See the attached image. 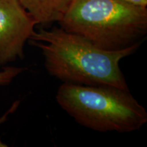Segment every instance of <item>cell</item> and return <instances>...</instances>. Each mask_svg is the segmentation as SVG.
<instances>
[{"mask_svg": "<svg viewBox=\"0 0 147 147\" xmlns=\"http://www.w3.org/2000/svg\"><path fill=\"white\" fill-rule=\"evenodd\" d=\"M29 41L41 51L48 73L63 83L125 90L129 87L119 63L142 45L120 51L104 50L61 27L35 31Z\"/></svg>", "mask_w": 147, "mask_h": 147, "instance_id": "obj_1", "label": "cell"}, {"mask_svg": "<svg viewBox=\"0 0 147 147\" xmlns=\"http://www.w3.org/2000/svg\"><path fill=\"white\" fill-rule=\"evenodd\" d=\"M58 23L99 48L120 51L144 42L147 8L121 0H71Z\"/></svg>", "mask_w": 147, "mask_h": 147, "instance_id": "obj_2", "label": "cell"}, {"mask_svg": "<svg viewBox=\"0 0 147 147\" xmlns=\"http://www.w3.org/2000/svg\"><path fill=\"white\" fill-rule=\"evenodd\" d=\"M56 101L77 123L93 131L129 133L147 122L146 109L129 90L63 83Z\"/></svg>", "mask_w": 147, "mask_h": 147, "instance_id": "obj_3", "label": "cell"}, {"mask_svg": "<svg viewBox=\"0 0 147 147\" xmlns=\"http://www.w3.org/2000/svg\"><path fill=\"white\" fill-rule=\"evenodd\" d=\"M37 22L19 0H0V66L24 57Z\"/></svg>", "mask_w": 147, "mask_h": 147, "instance_id": "obj_4", "label": "cell"}, {"mask_svg": "<svg viewBox=\"0 0 147 147\" xmlns=\"http://www.w3.org/2000/svg\"><path fill=\"white\" fill-rule=\"evenodd\" d=\"M38 25L59 22L71 0H19Z\"/></svg>", "mask_w": 147, "mask_h": 147, "instance_id": "obj_5", "label": "cell"}, {"mask_svg": "<svg viewBox=\"0 0 147 147\" xmlns=\"http://www.w3.org/2000/svg\"><path fill=\"white\" fill-rule=\"evenodd\" d=\"M23 67H5L0 70V86L8 85L18 75L23 72Z\"/></svg>", "mask_w": 147, "mask_h": 147, "instance_id": "obj_6", "label": "cell"}, {"mask_svg": "<svg viewBox=\"0 0 147 147\" xmlns=\"http://www.w3.org/2000/svg\"><path fill=\"white\" fill-rule=\"evenodd\" d=\"M121 1L139 7H146L147 5V0H121Z\"/></svg>", "mask_w": 147, "mask_h": 147, "instance_id": "obj_7", "label": "cell"}, {"mask_svg": "<svg viewBox=\"0 0 147 147\" xmlns=\"http://www.w3.org/2000/svg\"><path fill=\"white\" fill-rule=\"evenodd\" d=\"M10 110H8V111L7 112V113H5V115H3L1 119H0V124L2 123V122H3V121L5 120V119H6V117H8V115H9V114H10Z\"/></svg>", "mask_w": 147, "mask_h": 147, "instance_id": "obj_8", "label": "cell"}]
</instances>
